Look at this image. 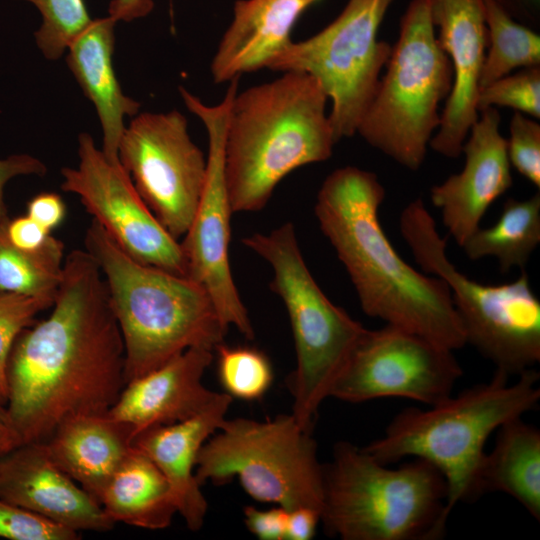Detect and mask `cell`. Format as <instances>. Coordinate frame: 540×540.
Wrapping results in <instances>:
<instances>
[{"label": "cell", "instance_id": "1", "mask_svg": "<svg viewBox=\"0 0 540 540\" xmlns=\"http://www.w3.org/2000/svg\"><path fill=\"white\" fill-rule=\"evenodd\" d=\"M125 381V351L95 259L64 260L52 311L15 340L7 365V413L16 446L44 442L64 421L106 415Z\"/></svg>", "mask_w": 540, "mask_h": 540}, {"label": "cell", "instance_id": "2", "mask_svg": "<svg viewBox=\"0 0 540 540\" xmlns=\"http://www.w3.org/2000/svg\"><path fill=\"white\" fill-rule=\"evenodd\" d=\"M384 199L374 172L345 166L325 178L314 207L363 312L453 351L464 347L465 331L447 285L408 264L386 236L379 220Z\"/></svg>", "mask_w": 540, "mask_h": 540}, {"label": "cell", "instance_id": "3", "mask_svg": "<svg viewBox=\"0 0 540 540\" xmlns=\"http://www.w3.org/2000/svg\"><path fill=\"white\" fill-rule=\"evenodd\" d=\"M327 101L315 78L296 71L235 93L224 141L233 213L263 209L284 177L331 157L337 140Z\"/></svg>", "mask_w": 540, "mask_h": 540}, {"label": "cell", "instance_id": "4", "mask_svg": "<svg viewBox=\"0 0 540 540\" xmlns=\"http://www.w3.org/2000/svg\"><path fill=\"white\" fill-rule=\"evenodd\" d=\"M84 244L102 273L121 332L126 383L190 348L214 351L223 343L228 326L200 284L135 260L94 220Z\"/></svg>", "mask_w": 540, "mask_h": 540}, {"label": "cell", "instance_id": "5", "mask_svg": "<svg viewBox=\"0 0 540 540\" xmlns=\"http://www.w3.org/2000/svg\"><path fill=\"white\" fill-rule=\"evenodd\" d=\"M509 377L496 370L488 382L429 408H407L391 420L382 437L362 449L387 465L413 457L436 467L446 483L450 516L459 502L478 497L479 471L490 435L538 406L539 372L528 369L513 383Z\"/></svg>", "mask_w": 540, "mask_h": 540}, {"label": "cell", "instance_id": "6", "mask_svg": "<svg viewBox=\"0 0 540 540\" xmlns=\"http://www.w3.org/2000/svg\"><path fill=\"white\" fill-rule=\"evenodd\" d=\"M321 523L342 540H436L448 521L447 488L429 462L414 458L390 468L341 441L323 464Z\"/></svg>", "mask_w": 540, "mask_h": 540}, {"label": "cell", "instance_id": "7", "mask_svg": "<svg viewBox=\"0 0 540 540\" xmlns=\"http://www.w3.org/2000/svg\"><path fill=\"white\" fill-rule=\"evenodd\" d=\"M242 242L273 269L270 288L288 312L297 359L289 380L291 414L302 428L312 431L318 409L331 396L367 328L322 291L305 263L291 222Z\"/></svg>", "mask_w": 540, "mask_h": 540}, {"label": "cell", "instance_id": "8", "mask_svg": "<svg viewBox=\"0 0 540 540\" xmlns=\"http://www.w3.org/2000/svg\"><path fill=\"white\" fill-rule=\"evenodd\" d=\"M376 92L357 129L370 146L406 169L418 170L440 123L439 105L452 86L431 0H411Z\"/></svg>", "mask_w": 540, "mask_h": 540}, {"label": "cell", "instance_id": "9", "mask_svg": "<svg viewBox=\"0 0 540 540\" xmlns=\"http://www.w3.org/2000/svg\"><path fill=\"white\" fill-rule=\"evenodd\" d=\"M399 229L422 272L447 285L467 344L509 376L539 363L540 300L525 270L514 281L499 285L482 284L463 274L449 260L446 239L421 199L402 210Z\"/></svg>", "mask_w": 540, "mask_h": 540}, {"label": "cell", "instance_id": "10", "mask_svg": "<svg viewBox=\"0 0 540 540\" xmlns=\"http://www.w3.org/2000/svg\"><path fill=\"white\" fill-rule=\"evenodd\" d=\"M201 447L195 468L200 485L237 478L249 496L287 511L324 505V469L312 431L292 414L256 421L224 419Z\"/></svg>", "mask_w": 540, "mask_h": 540}, {"label": "cell", "instance_id": "11", "mask_svg": "<svg viewBox=\"0 0 540 540\" xmlns=\"http://www.w3.org/2000/svg\"><path fill=\"white\" fill-rule=\"evenodd\" d=\"M394 0H348L340 14L313 36L291 42L266 68L315 78L331 101L329 120L337 142L357 133L392 45L378 39Z\"/></svg>", "mask_w": 540, "mask_h": 540}, {"label": "cell", "instance_id": "12", "mask_svg": "<svg viewBox=\"0 0 540 540\" xmlns=\"http://www.w3.org/2000/svg\"><path fill=\"white\" fill-rule=\"evenodd\" d=\"M238 84L239 78L232 79L223 100L212 106L203 103L184 87H179L186 107L202 121L208 135L206 181L181 246L187 277L208 292L225 325L234 326L246 339L252 340L254 329L230 267V222L233 211L224 172L228 112Z\"/></svg>", "mask_w": 540, "mask_h": 540}, {"label": "cell", "instance_id": "13", "mask_svg": "<svg viewBox=\"0 0 540 540\" xmlns=\"http://www.w3.org/2000/svg\"><path fill=\"white\" fill-rule=\"evenodd\" d=\"M118 158L137 192L177 240L198 207L207 176V157L192 141L177 110L144 112L126 126Z\"/></svg>", "mask_w": 540, "mask_h": 540}, {"label": "cell", "instance_id": "14", "mask_svg": "<svg viewBox=\"0 0 540 540\" xmlns=\"http://www.w3.org/2000/svg\"><path fill=\"white\" fill-rule=\"evenodd\" d=\"M462 375L453 350L385 324L367 329L330 397L350 403L398 397L432 406L453 394Z\"/></svg>", "mask_w": 540, "mask_h": 540}, {"label": "cell", "instance_id": "15", "mask_svg": "<svg viewBox=\"0 0 540 540\" xmlns=\"http://www.w3.org/2000/svg\"><path fill=\"white\" fill-rule=\"evenodd\" d=\"M78 156L76 168L61 170L62 190L77 195L92 220L132 258L187 276L181 243L149 209L121 164L112 163L86 132L78 137Z\"/></svg>", "mask_w": 540, "mask_h": 540}, {"label": "cell", "instance_id": "16", "mask_svg": "<svg viewBox=\"0 0 540 540\" xmlns=\"http://www.w3.org/2000/svg\"><path fill=\"white\" fill-rule=\"evenodd\" d=\"M431 14L453 79L429 147L455 159L479 117L477 100L487 48L483 0H431Z\"/></svg>", "mask_w": 540, "mask_h": 540}, {"label": "cell", "instance_id": "17", "mask_svg": "<svg viewBox=\"0 0 540 540\" xmlns=\"http://www.w3.org/2000/svg\"><path fill=\"white\" fill-rule=\"evenodd\" d=\"M497 108H486L463 144V169L430 189L431 203L459 247L479 227L490 206L513 184L507 141Z\"/></svg>", "mask_w": 540, "mask_h": 540}, {"label": "cell", "instance_id": "18", "mask_svg": "<svg viewBox=\"0 0 540 540\" xmlns=\"http://www.w3.org/2000/svg\"><path fill=\"white\" fill-rule=\"evenodd\" d=\"M0 499L77 532L108 531L115 524L54 462L44 442L20 444L0 454Z\"/></svg>", "mask_w": 540, "mask_h": 540}, {"label": "cell", "instance_id": "19", "mask_svg": "<svg viewBox=\"0 0 540 540\" xmlns=\"http://www.w3.org/2000/svg\"><path fill=\"white\" fill-rule=\"evenodd\" d=\"M212 360L213 350H186L126 383L107 415L126 424L134 440L149 428L177 423L199 414L219 394L202 383L203 374Z\"/></svg>", "mask_w": 540, "mask_h": 540}, {"label": "cell", "instance_id": "20", "mask_svg": "<svg viewBox=\"0 0 540 540\" xmlns=\"http://www.w3.org/2000/svg\"><path fill=\"white\" fill-rule=\"evenodd\" d=\"M232 402L225 392L202 412L186 420L149 428L133 440L157 465L169 482L177 511L187 527L199 530L205 520L208 504L195 476L199 451L219 428Z\"/></svg>", "mask_w": 540, "mask_h": 540}, {"label": "cell", "instance_id": "21", "mask_svg": "<svg viewBox=\"0 0 540 540\" xmlns=\"http://www.w3.org/2000/svg\"><path fill=\"white\" fill-rule=\"evenodd\" d=\"M322 0H237L210 70L216 84L266 68L291 42L300 16Z\"/></svg>", "mask_w": 540, "mask_h": 540}, {"label": "cell", "instance_id": "22", "mask_svg": "<svg viewBox=\"0 0 540 540\" xmlns=\"http://www.w3.org/2000/svg\"><path fill=\"white\" fill-rule=\"evenodd\" d=\"M116 23L110 15L92 19L68 46L66 62L95 106L103 132V153L112 163L120 164L118 146L126 128L124 118L137 115L140 103L123 93L113 68Z\"/></svg>", "mask_w": 540, "mask_h": 540}, {"label": "cell", "instance_id": "23", "mask_svg": "<svg viewBox=\"0 0 540 540\" xmlns=\"http://www.w3.org/2000/svg\"><path fill=\"white\" fill-rule=\"evenodd\" d=\"M54 462L98 502L133 448L131 429L106 415L61 423L44 441Z\"/></svg>", "mask_w": 540, "mask_h": 540}, {"label": "cell", "instance_id": "24", "mask_svg": "<svg viewBox=\"0 0 540 540\" xmlns=\"http://www.w3.org/2000/svg\"><path fill=\"white\" fill-rule=\"evenodd\" d=\"M493 449L485 453L478 477V497L502 492L540 520V431L521 417L497 430Z\"/></svg>", "mask_w": 540, "mask_h": 540}, {"label": "cell", "instance_id": "25", "mask_svg": "<svg viewBox=\"0 0 540 540\" xmlns=\"http://www.w3.org/2000/svg\"><path fill=\"white\" fill-rule=\"evenodd\" d=\"M99 503L114 522L160 530L177 511L171 486L157 465L133 445L102 491Z\"/></svg>", "mask_w": 540, "mask_h": 540}, {"label": "cell", "instance_id": "26", "mask_svg": "<svg viewBox=\"0 0 540 540\" xmlns=\"http://www.w3.org/2000/svg\"><path fill=\"white\" fill-rule=\"evenodd\" d=\"M540 243V192L523 200L508 198L496 223L479 227L462 244L471 260L492 257L502 273L512 268L525 270Z\"/></svg>", "mask_w": 540, "mask_h": 540}, {"label": "cell", "instance_id": "27", "mask_svg": "<svg viewBox=\"0 0 540 540\" xmlns=\"http://www.w3.org/2000/svg\"><path fill=\"white\" fill-rule=\"evenodd\" d=\"M487 51L481 88L517 68L540 66V36L492 0H483ZM480 88V89H481Z\"/></svg>", "mask_w": 540, "mask_h": 540}, {"label": "cell", "instance_id": "28", "mask_svg": "<svg viewBox=\"0 0 540 540\" xmlns=\"http://www.w3.org/2000/svg\"><path fill=\"white\" fill-rule=\"evenodd\" d=\"M5 225L0 227V292L55 298L65 260L62 241L55 238L43 250L24 251L7 240Z\"/></svg>", "mask_w": 540, "mask_h": 540}, {"label": "cell", "instance_id": "29", "mask_svg": "<svg viewBox=\"0 0 540 540\" xmlns=\"http://www.w3.org/2000/svg\"><path fill=\"white\" fill-rule=\"evenodd\" d=\"M219 381L226 394L245 401L260 399L270 388L273 369L268 357L251 347L215 348Z\"/></svg>", "mask_w": 540, "mask_h": 540}, {"label": "cell", "instance_id": "30", "mask_svg": "<svg viewBox=\"0 0 540 540\" xmlns=\"http://www.w3.org/2000/svg\"><path fill=\"white\" fill-rule=\"evenodd\" d=\"M24 1L32 3L42 16L35 40L49 60L58 59L92 21L84 0Z\"/></svg>", "mask_w": 540, "mask_h": 540}, {"label": "cell", "instance_id": "31", "mask_svg": "<svg viewBox=\"0 0 540 540\" xmlns=\"http://www.w3.org/2000/svg\"><path fill=\"white\" fill-rule=\"evenodd\" d=\"M508 107L530 116L540 118V66L523 68L508 74L480 89L477 108Z\"/></svg>", "mask_w": 540, "mask_h": 540}, {"label": "cell", "instance_id": "32", "mask_svg": "<svg viewBox=\"0 0 540 540\" xmlns=\"http://www.w3.org/2000/svg\"><path fill=\"white\" fill-rule=\"evenodd\" d=\"M54 299L0 292V394L6 401L7 365L13 344L41 311L52 307Z\"/></svg>", "mask_w": 540, "mask_h": 540}, {"label": "cell", "instance_id": "33", "mask_svg": "<svg viewBox=\"0 0 540 540\" xmlns=\"http://www.w3.org/2000/svg\"><path fill=\"white\" fill-rule=\"evenodd\" d=\"M80 533L0 499V539L77 540Z\"/></svg>", "mask_w": 540, "mask_h": 540}, {"label": "cell", "instance_id": "34", "mask_svg": "<svg viewBox=\"0 0 540 540\" xmlns=\"http://www.w3.org/2000/svg\"><path fill=\"white\" fill-rule=\"evenodd\" d=\"M507 153L511 167L540 189V125L534 118L514 112L509 124Z\"/></svg>", "mask_w": 540, "mask_h": 540}, {"label": "cell", "instance_id": "35", "mask_svg": "<svg viewBox=\"0 0 540 540\" xmlns=\"http://www.w3.org/2000/svg\"><path fill=\"white\" fill-rule=\"evenodd\" d=\"M5 235L13 246L29 252L43 250L55 240L51 232L28 215L9 218L5 225Z\"/></svg>", "mask_w": 540, "mask_h": 540}, {"label": "cell", "instance_id": "36", "mask_svg": "<svg viewBox=\"0 0 540 540\" xmlns=\"http://www.w3.org/2000/svg\"><path fill=\"white\" fill-rule=\"evenodd\" d=\"M287 510L275 507L267 510L254 506L244 508L247 529L261 540H285Z\"/></svg>", "mask_w": 540, "mask_h": 540}, {"label": "cell", "instance_id": "37", "mask_svg": "<svg viewBox=\"0 0 540 540\" xmlns=\"http://www.w3.org/2000/svg\"><path fill=\"white\" fill-rule=\"evenodd\" d=\"M47 172L46 165L38 158L28 154H18L0 159V227L8 220V211L4 201V187L13 177L19 175L44 176Z\"/></svg>", "mask_w": 540, "mask_h": 540}, {"label": "cell", "instance_id": "38", "mask_svg": "<svg viewBox=\"0 0 540 540\" xmlns=\"http://www.w3.org/2000/svg\"><path fill=\"white\" fill-rule=\"evenodd\" d=\"M26 215L52 232L64 221L66 205L60 195L54 192H42L27 203Z\"/></svg>", "mask_w": 540, "mask_h": 540}, {"label": "cell", "instance_id": "39", "mask_svg": "<svg viewBox=\"0 0 540 540\" xmlns=\"http://www.w3.org/2000/svg\"><path fill=\"white\" fill-rule=\"evenodd\" d=\"M321 512L309 507L287 511L285 540H310L315 536Z\"/></svg>", "mask_w": 540, "mask_h": 540}, {"label": "cell", "instance_id": "40", "mask_svg": "<svg viewBox=\"0 0 540 540\" xmlns=\"http://www.w3.org/2000/svg\"><path fill=\"white\" fill-rule=\"evenodd\" d=\"M154 7L152 0H112L109 15L117 21H133L148 15Z\"/></svg>", "mask_w": 540, "mask_h": 540}, {"label": "cell", "instance_id": "41", "mask_svg": "<svg viewBox=\"0 0 540 540\" xmlns=\"http://www.w3.org/2000/svg\"><path fill=\"white\" fill-rule=\"evenodd\" d=\"M512 18L525 24L536 25L539 20L540 0H492Z\"/></svg>", "mask_w": 540, "mask_h": 540}, {"label": "cell", "instance_id": "42", "mask_svg": "<svg viewBox=\"0 0 540 540\" xmlns=\"http://www.w3.org/2000/svg\"><path fill=\"white\" fill-rule=\"evenodd\" d=\"M0 434L9 442L12 448L16 446L7 413L6 400L0 394Z\"/></svg>", "mask_w": 540, "mask_h": 540}, {"label": "cell", "instance_id": "43", "mask_svg": "<svg viewBox=\"0 0 540 540\" xmlns=\"http://www.w3.org/2000/svg\"><path fill=\"white\" fill-rule=\"evenodd\" d=\"M12 449L9 442L0 434V454Z\"/></svg>", "mask_w": 540, "mask_h": 540}]
</instances>
